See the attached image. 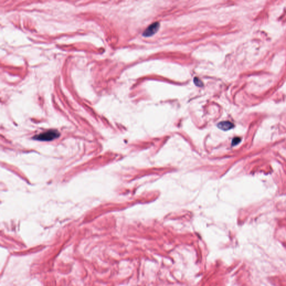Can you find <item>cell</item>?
Listing matches in <instances>:
<instances>
[{
    "label": "cell",
    "instance_id": "5b68a950",
    "mask_svg": "<svg viewBox=\"0 0 286 286\" xmlns=\"http://www.w3.org/2000/svg\"><path fill=\"white\" fill-rule=\"evenodd\" d=\"M194 83L197 86H199V87H202L203 86V83L202 82V81H201L200 79H199L197 78H194Z\"/></svg>",
    "mask_w": 286,
    "mask_h": 286
},
{
    "label": "cell",
    "instance_id": "6da1fadb",
    "mask_svg": "<svg viewBox=\"0 0 286 286\" xmlns=\"http://www.w3.org/2000/svg\"><path fill=\"white\" fill-rule=\"evenodd\" d=\"M60 135L59 132L56 130H50L34 136V139L40 141H51L58 138Z\"/></svg>",
    "mask_w": 286,
    "mask_h": 286
},
{
    "label": "cell",
    "instance_id": "3957f363",
    "mask_svg": "<svg viewBox=\"0 0 286 286\" xmlns=\"http://www.w3.org/2000/svg\"><path fill=\"white\" fill-rule=\"evenodd\" d=\"M217 127L224 131H228L233 129L234 127V125L228 121H225L219 122L217 124Z\"/></svg>",
    "mask_w": 286,
    "mask_h": 286
},
{
    "label": "cell",
    "instance_id": "7a4b0ae2",
    "mask_svg": "<svg viewBox=\"0 0 286 286\" xmlns=\"http://www.w3.org/2000/svg\"><path fill=\"white\" fill-rule=\"evenodd\" d=\"M159 26L160 24L158 22L152 24L144 31L143 35L145 37H149L154 35L156 33H157L158 30L159 29Z\"/></svg>",
    "mask_w": 286,
    "mask_h": 286
},
{
    "label": "cell",
    "instance_id": "277c9868",
    "mask_svg": "<svg viewBox=\"0 0 286 286\" xmlns=\"http://www.w3.org/2000/svg\"><path fill=\"white\" fill-rule=\"evenodd\" d=\"M240 141H241V138L240 137H236L234 138L233 140V142H232V145L233 146H235V145H237L240 142Z\"/></svg>",
    "mask_w": 286,
    "mask_h": 286
}]
</instances>
